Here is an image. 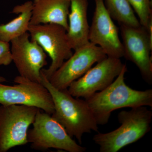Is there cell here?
<instances>
[{
	"mask_svg": "<svg viewBox=\"0 0 152 152\" xmlns=\"http://www.w3.org/2000/svg\"><path fill=\"white\" fill-rule=\"evenodd\" d=\"M127 72V68L124 64L119 75L109 86L85 99L98 125L107 124L112 112L118 109L141 106L152 107V90L138 91L129 87L125 82Z\"/></svg>",
	"mask_w": 152,
	"mask_h": 152,
	"instance_id": "1",
	"label": "cell"
},
{
	"mask_svg": "<svg viewBox=\"0 0 152 152\" xmlns=\"http://www.w3.org/2000/svg\"><path fill=\"white\" fill-rule=\"evenodd\" d=\"M41 74V83L48 90L54 106L52 117L64 127L68 134L81 144L85 134L92 131L98 132L97 123L86 100L74 97L67 89H57Z\"/></svg>",
	"mask_w": 152,
	"mask_h": 152,
	"instance_id": "2",
	"label": "cell"
},
{
	"mask_svg": "<svg viewBox=\"0 0 152 152\" xmlns=\"http://www.w3.org/2000/svg\"><path fill=\"white\" fill-rule=\"evenodd\" d=\"M152 112L146 106L122 111L118 115L121 126L108 133H98L93 137L100 152H117L138 141L151 129Z\"/></svg>",
	"mask_w": 152,
	"mask_h": 152,
	"instance_id": "3",
	"label": "cell"
},
{
	"mask_svg": "<svg viewBox=\"0 0 152 152\" xmlns=\"http://www.w3.org/2000/svg\"><path fill=\"white\" fill-rule=\"evenodd\" d=\"M27 140L32 148L38 151L54 148L69 152H84L86 150L77 143L51 115L40 109L33 128L28 131Z\"/></svg>",
	"mask_w": 152,
	"mask_h": 152,
	"instance_id": "4",
	"label": "cell"
},
{
	"mask_svg": "<svg viewBox=\"0 0 152 152\" xmlns=\"http://www.w3.org/2000/svg\"><path fill=\"white\" fill-rule=\"evenodd\" d=\"M39 109L22 105L0 107V152L28 143L29 128Z\"/></svg>",
	"mask_w": 152,
	"mask_h": 152,
	"instance_id": "5",
	"label": "cell"
},
{
	"mask_svg": "<svg viewBox=\"0 0 152 152\" xmlns=\"http://www.w3.org/2000/svg\"><path fill=\"white\" fill-rule=\"evenodd\" d=\"M28 32L31 39L37 42L51 59L48 68L41 70L49 80L64 62L73 53L68 41L67 31L61 25L47 23L29 25Z\"/></svg>",
	"mask_w": 152,
	"mask_h": 152,
	"instance_id": "6",
	"label": "cell"
},
{
	"mask_svg": "<svg viewBox=\"0 0 152 152\" xmlns=\"http://www.w3.org/2000/svg\"><path fill=\"white\" fill-rule=\"evenodd\" d=\"M14 81L17 84L7 86L0 83V104L1 105H22L36 107L52 115L54 106L51 96L42 84L20 76Z\"/></svg>",
	"mask_w": 152,
	"mask_h": 152,
	"instance_id": "7",
	"label": "cell"
},
{
	"mask_svg": "<svg viewBox=\"0 0 152 152\" xmlns=\"http://www.w3.org/2000/svg\"><path fill=\"white\" fill-rule=\"evenodd\" d=\"M74 51L49 80L57 89H67L72 82L83 75L94 64L107 57L100 47L90 42Z\"/></svg>",
	"mask_w": 152,
	"mask_h": 152,
	"instance_id": "8",
	"label": "cell"
},
{
	"mask_svg": "<svg viewBox=\"0 0 152 152\" xmlns=\"http://www.w3.org/2000/svg\"><path fill=\"white\" fill-rule=\"evenodd\" d=\"M124 65L120 58L107 56L72 82L68 87V92L74 97L88 99L109 86L119 75Z\"/></svg>",
	"mask_w": 152,
	"mask_h": 152,
	"instance_id": "9",
	"label": "cell"
},
{
	"mask_svg": "<svg viewBox=\"0 0 152 152\" xmlns=\"http://www.w3.org/2000/svg\"><path fill=\"white\" fill-rule=\"evenodd\" d=\"M124 57L134 63L147 83L152 84V41L146 28L120 25Z\"/></svg>",
	"mask_w": 152,
	"mask_h": 152,
	"instance_id": "10",
	"label": "cell"
},
{
	"mask_svg": "<svg viewBox=\"0 0 152 152\" xmlns=\"http://www.w3.org/2000/svg\"><path fill=\"white\" fill-rule=\"evenodd\" d=\"M10 42L13 61L20 76L41 83V70L48 64L47 56L43 49L31 39L28 32Z\"/></svg>",
	"mask_w": 152,
	"mask_h": 152,
	"instance_id": "11",
	"label": "cell"
},
{
	"mask_svg": "<svg viewBox=\"0 0 152 152\" xmlns=\"http://www.w3.org/2000/svg\"><path fill=\"white\" fill-rule=\"evenodd\" d=\"M94 1L95 9L90 26L89 41L100 47L107 56L120 59L124 57V52L118 28L107 10L104 0Z\"/></svg>",
	"mask_w": 152,
	"mask_h": 152,
	"instance_id": "12",
	"label": "cell"
},
{
	"mask_svg": "<svg viewBox=\"0 0 152 152\" xmlns=\"http://www.w3.org/2000/svg\"><path fill=\"white\" fill-rule=\"evenodd\" d=\"M71 0H34L30 25L55 23L67 31Z\"/></svg>",
	"mask_w": 152,
	"mask_h": 152,
	"instance_id": "13",
	"label": "cell"
},
{
	"mask_svg": "<svg viewBox=\"0 0 152 152\" xmlns=\"http://www.w3.org/2000/svg\"><path fill=\"white\" fill-rule=\"evenodd\" d=\"M88 7V0H71L67 36L69 44L74 50L89 42Z\"/></svg>",
	"mask_w": 152,
	"mask_h": 152,
	"instance_id": "14",
	"label": "cell"
},
{
	"mask_svg": "<svg viewBox=\"0 0 152 152\" xmlns=\"http://www.w3.org/2000/svg\"><path fill=\"white\" fill-rule=\"evenodd\" d=\"M32 9L31 1L15 6L11 13L18 15V16L5 24L0 23V40L10 42L15 38L28 32Z\"/></svg>",
	"mask_w": 152,
	"mask_h": 152,
	"instance_id": "15",
	"label": "cell"
},
{
	"mask_svg": "<svg viewBox=\"0 0 152 152\" xmlns=\"http://www.w3.org/2000/svg\"><path fill=\"white\" fill-rule=\"evenodd\" d=\"M104 3L112 18L120 25L134 27L141 26L128 0H104Z\"/></svg>",
	"mask_w": 152,
	"mask_h": 152,
	"instance_id": "16",
	"label": "cell"
},
{
	"mask_svg": "<svg viewBox=\"0 0 152 152\" xmlns=\"http://www.w3.org/2000/svg\"><path fill=\"white\" fill-rule=\"evenodd\" d=\"M139 18L140 23L146 28L151 15H152V1L151 0H128Z\"/></svg>",
	"mask_w": 152,
	"mask_h": 152,
	"instance_id": "17",
	"label": "cell"
},
{
	"mask_svg": "<svg viewBox=\"0 0 152 152\" xmlns=\"http://www.w3.org/2000/svg\"><path fill=\"white\" fill-rule=\"evenodd\" d=\"M12 62V56L10 43L0 40V66H8Z\"/></svg>",
	"mask_w": 152,
	"mask_h": 152,
	"instance_id": "18",
	"label": "cell"
},
{
	"mask_svg": "<svg viewBox=\"0 0 152 152\" xmlns=\"http://www.w3.org/2000/svg\"><path fill=\"white\" fill-rule=\"evenodd\" d=\"M7 81V79L5 78L4 77L0 76V83H3Z\"/></svg>",
	"mask_w": 152,
	"mask_h": 152,
	"instance_id": "19",
	"label": "cell"
},
{
	"mask_svg": "<svg viewBox=\"0 0 152 152\" xmlns=\"http://www.w3.org/2000/svg\"><path fill=\"white\" fill-rule=\"evenodd\" d=\"M151 1H152V0H151Z\"/></svg>",
	"mask_w": 152,
	"mask_h": 152,
	"instance_id": "20",
	"label": "cell"
}]
</instances>
